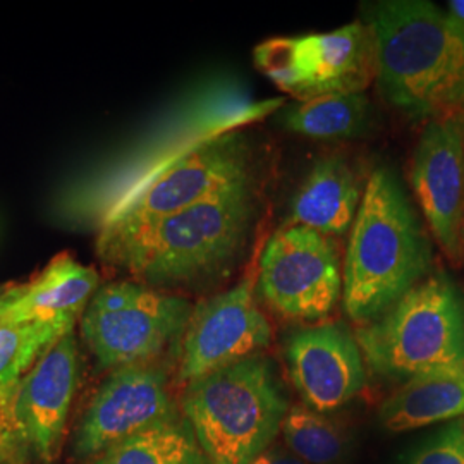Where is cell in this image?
<instances>
[{
    "mask_svg": "<svg viewBox=\"0 0 464 464\" xmlns=\"http://www.w3.org/2000/svg\"><path fill=\"white\" fill-rule=\"evenodd\" d=\"M181 406L210 464L251 463L289 411L272 362L258 354L186 383Z\"/></svg>",
    "mask_w": 464,
    "mask_h": 464,
    "instance_id": "5",
    "label": "cell"
},
{
    "mask_svg": "<svg viewBox=\"0 0 464 464\" xmlns=\"http://www.w3.org/2000/svg\"><path fill=\"white\" fill-rule=\"evenodd\" d=\"M63 334L42 324H0V418L32 366Z\"/></svg>",
    "mask_w": 464,
    "mask_h": 464,
    "instance_id": "21",
    "label": "cell"
},
{
    "mask_svg": "<svg viewBox=\"0 0 464 464\" xmlns=\"http://www.w3.org/2000/svg\"><path fill=\"white\" fill-rule=\"evenodd\" d=\"M363 198L358 178L341 155L318 159L291 201L289 226L334 237L351 231Z\"/></svg>",
    "mask_w": 464,
    "mask_h": 464,
    "instance_id": "17",
    "label": "cell"
},
{
    "mask_svg": "<svg viewBox=\"0 0 464 464\" xmlns=\"http://www.w3.org/2000/svg\"><path fill=\"white\" fill-rule=\"evenodd\" d=\"M310 76L296 100L363 93L377 80V45L365 21L329 34H304Z\"/></svg>",
    "mask_w": 464,
    "mask_h": 464,
    "instance_id": "16",
    "label": "cell"
},
{
    "mask_svg": "<svg viewBox=\"0 0 464 464\" xmlns=\"http://www.w3.org/2000/svg\"><path fill=\"white\" fill-rule=\"evenodd\" d=\"M365 365L387 379H413L464 365V295L435 272L356 332Z\"/></svg>",
    "mask_w": 464,
    "mask_h": 464,
    "instance_id": "6",
    "label": "cell"
},
{
    "mask_svg": "<svg viewBox=\"0 0 464 464\" xmlns=\"http://www.w3.org/2000/svg\"><path fill=\"white\" fill-rule=\"evenodd\" d=\"M404 464H464V418L452 420L416 446Z\"/></svg>",
    "mask_w": 464,
    "mask_h": 464,
    "instance_id": "24",
    "label": "cell"
},
{
    "mask_svg": "<svg viewBox=\"0 0 464 464\" xmlns=\"http://www.w3.org/2000/svg\"><path fill=\"white\" fill-rule=\"evenodd\" d=\"M411 184L431 234L449 256L463 253L464 124L433 119L416 145Z\"/></svg>",
    "mask_w": 464,
    "mask_h": 464,
    "instance_id": "13",
    "label": "cell"
},
{
    "mask_svg": "<svg viewBox=\"0 0 464 464\" xmlns=\"http://www.w3.org/2000/svg\"><path fill=\"white\" fill-rule=\"evenodd\" d=\"M256 218L255 181L222 191L176 216L107 243L99 258L153 289L224 276L246 248Z\"/></svg>",
    "mask_w": 464,
    "mask_h": 464,
    "instance_id": "3",
    "label": "cell"
},
{
    "mask_svg": "<svg viewBox=\"0 0 464 464\" xmlns=\"http://www.w3.org/2000/svg\"><path fill=\"white\" fill-rule=\"evenodd\" d=\"M253 61L264 76L293 99L298 97L310 76L304 34L262 42L253 52Z\"/></svg>",
    "mask_w": 464,
    "mask_h": 464,
    "instance_id": "23",
    "label": "cell"
},
{
    "mask_svg": "<svg viewBox=\"0 0 464 464\" xmlns=\"http://www.w3.org/2000/svg\"><path fill=\"white\" fill-rule=\"evenodd\" d=\"M251 181L253 159L248 134L245 130L224 134L188 155L111 217L97 231V243L124 237Z\"/></svg>",
    "mask_w": 464,
    "mask_h": 464,
    "instance_id": "8",
    "label": "cell"
},
{
    "mask_svg": "<svg viewBox=\"0 0 464 464\" xmlns=\"http://www.w3.org/2000/svg\"><path fill=\"white\" fill-rule=\"evenodd\" d=\"M7 299H9V291H0V324H2V316H4Z\"/></svg>",
    "mask_w": 464,
    "mask_h": 464,
    "instance_id": "27",
    "label": "cell"
},
{
    "mask_svg": "<svg viewBox=\"0 0 464 464\" xmlns=\"http://www.w3.org/2000/svg\"><path fill=\"white\" fill-rule=\"evenodd\" d=\"M93 464H210L189 423L172 416L100 454Z\"/></svg>",
    "mask_w": 464,
    "mask_h": 464,
    "instance_id": "19",
    "label": "cell"
},
{
    "mask_svg": "<svg viewBox=\"0 0 464 464\" xmlns=\"http://www.w3.org/2000/svg\"><path fill=\"white\" fill-rule=\"evenodd\" d=\"M167 389L166 372L153 363L111 370L92 399L76 431L80 458L103 454L138 431L178 416Z\"/></svg>",
    "mask_w": 464,
    "mask_h": 464,
    "instance_id": "12",
    "label": "cell"
},
{
    "mask_svg": "<svg viewBox=\"0 0 464 464\" xmlns=\"http://www.w3.org/2000/svg\"><path fill=\"white\" fill-rule=\"evenodd\" d=\"M377 45L382 99L411 119L464 116V26L427 0L366 9Z\"/></svg>",
    "mask_w": 464,
    "mask_h": 464,
    "instance_id": "2",
    "label": "cell"
},
{
    "mask_svg": "<svg viewBox=\"0 0 464 464\" xmlns=\"http://www.w3.org/2000/svg\"><path fill=\"white\" fill-rule=\"evenodd\" d=\"M249 464H306L298 459L295 454L285 452L281 449H266L258 458H255Z\"/></svg>",
    "mask_w": 464,
    "mask_h": 464,
    "instance_id": "25",
    "label": "cell"
},
{
    "mask_svg": "<svg viewBox=\"0 0 464 464\" xmlns=\"http://www.w3.org/2000/svg\"><path fill=\"white\" fill-rule=\"evenodd\" d=\"M289 452L306 464H337L346 454V437L337 425L310 408H293L282 421Z\"/></svg>",
    "mask_w": 464,
    "mask_h": 464,
    "instance_id": "22",
    "label": "cell"
},
{
    "mask_svg": "<svg viewBox=\"0 0 464 464\" xmlns=\"http://www.w3.org/2000/svg\"><path fill=\"white\" fill-rule=\"evenodd\" d=\"M446 11L464 26V0H450Z\"/></svg>",
    "mask_w": 464,
    "mask_h": 464,
    "instance_id": "26",
    "label": "cell"
},
{
    "mask_svg": "<svg viewBox=\"0 0 464 464\" xmlns=\"http://www.w3.org/2000/svg\"><path fill=\"white\" fill-rule=\"evenodd\" d=\"M272 341V329L246 281L201 301L184 331L179 381H197L218 368L255 356Z\"/></svg>",
    "mask_w": 464,
    "mask_h": 464,
    "instance_id": "10",
    "label": "cell"
},
{
    "mask_svg": "<svg viewBox=\"0 0 464 464\" xmlns=\"http://www.w3.org/2000/svg\"><path fill=\"white\" fill-rule=\"evenodd\" d=\"M97 289V270L61 253L30 284L9 291L2 322L42 324L66 335L74 331Z\"/></svg>",
    "mask_w": 464,
    "mask_h": 464,
    "instance_id": "15",
    "label": "cell"
},
{
    "mask_svg": "<svg viewBox=\"0 0 464 464\" xmlns=\"http://www.w3.org/2000/svg\"><path fill=\"white\" fill-rule=\"evenodd\" d=\"M277 117L289 133L310 138H351L368 131L372 109L365 93L329 95L284 107Z\"/></svg>",
    "mask_w": 464,
    "mask_h": 464,
    "instance_id": "20",
    "label": "cell"
},
{
    "mask_svg": "<svg viewBox=\"0 0 464 464\" xmlns=\"http://www.w3.org/2000/svg\"><path fill=\"white\" fill-rule=\"evenodd\" d=\"M255 291L287 320L314 322L331 315L343 298V266L331 237L285 226L266 241Z\"/></svg>",
    "mask_w": 464,
    "mask_h": 464,
    "instance_id": "9",
    "label": "cell"
},
{
    "mask_svg": "<svg viewBox=\"0 0 464 464\" xmlns=\"http://www.w3.org/2000/svg\"><path fill=\"white\" fill-rule=\"evenodd\" d=\"M78 377V341L71 331L24 375L7 413L0 418V429L13 431L36 459L49 464L61 446Z\"/></svg>",
    "mask_w": 464,
    "mask_h": 464,
    "instance_id": "11",
    "label": "cell"
},
{
    "mask_svg": "<svg viewBox=\"0 0 464 464\" xmlns=\"http://www.w3.org/2000/svg\"><path fill=\"white\" fill-rule=\"evenodd\" d=\"M193 306L134 281L109 282L82 316V337L100 366L153 363L174 341L183 339Z\"/></svg>",
    "mask_w": 464,
    "mask_h": 464,
    "instance_id": "7",
    "label": "cell"
},
{
    "mask_svg": "<svg viewBox=\"0 0 464 464\" xmlns=\"http://www.w3.org/2000/svg\"><path fill=\"white\" fill-rule=\"evenodd\" d=\"M431 248L398 176L375 169L349 234L343 304L351 320L370 324L427 279Z\"/></svg>",
    "mask_w": 464,
    "mask_h": 464,
    "instance_id": "4",
    "label": "cell"
},
{
    "mask_svg": "<svg viewBox=\"0 0 464 464\" xmlns=\"http://www.w3.org/2000/svg\"><path fill=\"white\" fill-rule=\"evenodd\" d=\"M282 99L256 100L234 80L197 88L149 133L64 188L55 214L74 227L97 229L188 155L224 134L281 111Z\"/></svg>",
    "mask_w": 464,
    "mask_h": 464,
    "instance_id": "1",
    "label": "cell"
},
{
    "mask_svg": "<svg viewBox=\"0 0 464 464\" xmlns=\"http://www.w3.org/2000/svg\"><path fill=\"white\" fill-rule=\"evenodd\" d=\"M284 353L299 396L316 413L339 410L365 389V358L344 325L325 324L295 332Z\"/></svg>",
    "mask_w": 464,
    "mask_h": 464,
    "instance_id": "14",
    "label": "cell"
},
{
    "mask_svg": "<svg viewBox=\"0 0 464 464\" xmlns=\"http://www.w3.org/2000/svg\"><path fill=\"white\" fill-rule=\"evenodd\" d=\"M382 427L389 431L423 429L464 418V365L418 375L382 404Z\"/></svg>",
    "mask_w": 464,
    "mask_h": 464,
    "instance_id": "18",
    "label": "cell"
}]
</instances>
